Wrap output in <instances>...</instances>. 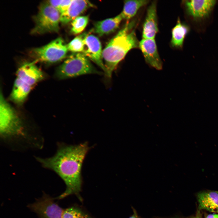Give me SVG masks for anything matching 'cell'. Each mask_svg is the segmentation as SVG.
Masks as SVG:
<instances>
[{"mask_svg": "<svg viewBox=\"0 0 218 218\" xmlns=\"http://www.w3.org/2000/svg\"><path fill=\"white\" fill-rule=\"evenodd\" d=\"M89 149L87 142L64 145L59 148L51 157L36 158L43 167L55 172L64 182L66 189L58 197L59 199L74 194L80 197L82 183L81 168Z\"/></svg>", "mask_w": 218, "mask_h": 218, "instance_id": "6da1fadb", "label": "cell"}, {"mask_svg": "<svg viewBox=\"0 0 218 218\" xmlns=\"http://www.w3.org/2000/svg\"><path fill=\"white\" fill-rule=\"evenodd\" d=\"M135 25L133 21L127 22L103 50L104 72L108 78H111L113 72L129 51L139 48L134 28Z\"/></svg>", "mask_w": 218, "mask_h": 218, "instance_id": "7a4b0ae2", "label": "cell"}, {"mask_svg": "<svg viewBox=\"0 0 218 218\" xmlns=\"http://www.w3.org/2000/svg\"><path fill=\"white\" fill-rule=\"evenodd\" d=\"M0 131L3 139L25 138L27 134L16 111L5 99L2 92L0 96Z\"/></svg>", "mask_w": 218, "mask_h": 218, "instance_id": "3957f363", "label": "cell"}, {"mask_svg": "<svg viewBox=\"0 0 218 218\" xmlns=\"http://www.w3.org/2000/svg\"><path fill=\"white\" fill-rule=\"evenodd\" d=\"M91 74H101V72L95 68L83 53H75L59 67L56 75L58 78L63 79Z\"/></svg>", "mask_w": 218, "mask_h": 218, "instance_id": "277c9868", "label": "cell"}, {"mask_svg": "<svg viewBox=\"0 0 218 218\" xmlns=\"http://www.w3.org/2000/svg\"><path fill=\"white\" fill-rule=\"evenodd\" d=\"M60 16L59 12L48 2L42 4L35 17V25L32 33L41 34L58 31Z\"/></svg>", "mask_w": 218, "mask_h": 218, "instance_id": "5b68a950", "label": "cell"}, {"mask_svg": "<svg viewBox=\"0 0 218 218\" xmlns=\"http://www.w3.org/2000/svg\"><path fill=\"white\" fill-rule=\"evenodd\" d=\"M68 51L67 45L62 38H58L45 46L34 49L32 53L37 60L53 63L65 58Z\"/></svg>", "mask_w": 218, "mask_h": 218, "instance_id": "8992f818", "label": "cell"}, {"mask_svg": "<svg viewBox=\"0 0 218 218\" xmlns=\"http://www.w3.org/2000/svg\"><path fill=\"white\" fill-rule=\"evenodd\" d=\"M29 207L40 218H62L64 210L46 194Z\"/></svg>", "mask_w": 218, "mask_h": 218, "instance_id": "52a82bcc", "label": "cell"}, {"mask_svg": "<svg viewBox=\"0 0 218 218\" xmlns=\"http://www.w3.org/2000/svg\"><path fill=\"white\" fill-rule=\"evenodd\" d=\"M84 50L82 53L105 72L101 45L98 38L94 35L84 34Z\"/></svg>", "mask_w": 218, "mask_h": 218, "instance_id": "ba28073f", "label": "cell"}, {"mask_svg": "<svg viewBox=\"0 0 218 218\" xmlns=\"http://www.w3.org/2000/svg\"><path fill=\"white\" fill-rule=\"evenodd\" d=\"M216 1L213 0H189L184 2L187 14L194 19L208 16L213 10Z\"/></svg>", "mask_w": 218, "mask_h": 218, "instance_id": "9c48e42d", "label": "cell"}, {"mask_svg": "<svg viewBox=\"0 0 218 218\" xmlns=\"http://www.w3.org/2000/svg\"><path fill=\"white\" fill-rule=\"evenodd\" d=\"M146 61L157 70L162 68V62L158 53L154 39L143 38L139 42V48Z\"/></svg>", "mask_w": 218, "mask_h": 218, "instance_id": "30bf717a", "label": "cell"}, {"mask_svg": "<svg viewBox=\"0 0 218 218\" xmlns=\"http://www.w3.org/2000/svg\"><path fill=\"white\" fill-rule=\"evenodd\" d=\"M17 77L31 86L42 80L44 77L42 72L32 62H26L18 69Z\"/></svg>", "mask_w": 218, "mask_h": 218, "instance_id": "8fae6325", "label": "cell"}, {"mask_svg": "<svg viewBox=\"0 0 218 218\" xmlns=\"http://www.w3.org/2000/svg\"><path fill=\"white\" fill-rule=\"evenodd\" d=\"M156 3L152 2L147 8L142 31L144 39H154L158 31Z\"/></svg>", "mask_w": 218, "mask_h": 218, "instance_id": "7c38bea8", "label": "cell"}, {"mask_svg": "<svg viewBox=\"0 0 218 218\" xmlns=\"http://www.w3.org/2000/svg\"><path fill=\"white\" fill-rule=\"evenodd\" d=\"M92 6V4L88 1L71 0L67 10L60 14V22L63 24H66L73 20L88 8Z\"/></svg>", "mask_w": 218, "mask_h": 218, "instance_id": "4fadbf2b", "label": "cell"}, {"mask_svg": "<svg viewBox=\"0 0 218 218\" xmlns=\"http://www.w3.org/2000/svg\"><path fill=\"white\" fill-rule=\"evenodd\" d=\"M199 210L218 213V192L210 191L199 193L197 195Z\"/></svg>", "mask_w": 218, "mask_h": 218, "instance_id": "5bb4252c", "label": "cell"}, {"mask_svg": "<svg viewBox=\"0 0 218 218\" xmlns=\"http://www.w3.org/2000/svg\"><path fill=\"white\" fill-rule=\"evenodd\" d=\"M123 19L121 13L117 16L96 22L93 31L100 36L111 34L118 28Z\"/></svg>", "mask_w": 218, "mask_h": 218, "instance_id": "9a60e30c", "label": "cell"}, {"mask_svg": "<svg viewBox=\"0 0 218 218\" xmlns=\"http://www.w3.org/2000/svg\"><path fill=\"white\" fill-rule=\"evenodd\" d=\"M32 86L16 78L10 95L11 100L15 103L21 104L25 101Z\"/></svg>", "mask_w": 218, "mask_h": 218, "instance_id": "2e32d148", "label": "cell"}, {"mask_svg": "<svg viewBox=\"0 0 218 218\" xmlns=\"http://www.w3.org/2000/svg\"><path fill=\"white\" fill-rule=\"evenodd\" d=\"M190 30L189 26L182 23L178 18L177 24L172 31L171 43L172 46L176 48H181L185 38Z\"/></svg>", "mask_w": 218, "mask_h": 218, "instance_id": "e0dca14e", "label": "cell"}, {"mask_svg": "<svg viewBox=\"0 0 218 218\" xmlns=\"http://www.w3.org/2000/svg\"><path fill=\"white\" fill-rule=\"evenodd\" d=\"M149 2L145 0L125 1L123 11L121 13L123 19L129 20L141 8L147 4Z\"/></svg>", "mask_w": 218, "mask_h": 218, "instance_id": "ac0fdd59", "label": "cell"}, {"mask_svg": "<svg viewBox=\"0 0 218 218\" xmlns=\"http://www.w3.org/2000/svg\"><path fill=\"white\" fill-rule=\"evenodd\" d=\"M89 21L88 16H79L74 19L71 23V31L74 34L82 31L86 27Z\"/></svg>", "mask_w": 218, "mask_h": 218, "instance_id": "d6986e66", "label": "cell"}, {"mask_svg": "<svg viewBox=\"0 0 218 218\" xmlns=\"http://www.w3.org/2000/svg\"><path fill=\"white\" fill-rule=\"evenodd\" d=\"M67 45L68 51L75 53L83 52L85 45L84 35L77 36Z\"/></svg>", "mask_w": 218, "mask_h": 218, "instance_id": "ffe728a7", "label": "cell"}, {"mask_svg": "<svg viewBox=\"0 0 218 218\" xmlns=\"http://www.w3.org/2000/svg\"><path fill=\"white\" fill-rule=\"evenodd\" d=\"M62 218H91L81 210L74 207H71L64 210Z\"/></svg>", "mask_w": 218, "mask_h": 218, "instance_id": "44dd1931", "label": "cell"}, {"mask_svg": "<svg viewBox=\"0 0 218 218\" xmlns=\"http://www.w3.org/2000/svg\"><path fill=\"white\" fill-rule=\"evenodd\" d=\"M71 0H61L58 10L60 14L64 12L69 7Z\"/></svg>", "mask_w": 218, "mask_h": 218, "instance_id": "7402d4cb", "label": "cell"}, {"mask_svg": "<svg viewBox=\"0 0 218 218\" xmlns=\"http://www.w3.org/2000/svg\"><path fill=\"white\" fill-rule=\"evenodd\" d=\"M61 0H50L48 1V3H49L52 7L58 10L60 5L61 3Z\"/></svg>", "mask_w": 218, "mask_h": 218, "instance_id": "603a6c76", "label": "cell"}, {"mask_svg": "<svg viewBox=\"0 0 218 218\" xmlns=\"http://www.w3.org/2000/svg\"><path fill=\"white\" fill-rule=\"evenodd\" d=\"M202 215L200 210H198L195 215L191 218H202Z\"/></svg>", "mask_w": 218, "mask_h": 218, "instance_id": "cb8c5ba5", "label": "cell"}, {"mask_svg": "<svg viewBox=\"0 0 218 218\" xmlns=\"http://www.w3.org/2000/svg\"><path fill=\"white\" fill-rule=\"evenodd\" d=\"M206 218H218V214H214L208 215Z\"/></svg>", "mask_w": 218, "mask_h": 218, "instance_id": "d4e9b609", "label": "cell"}, {"mask_svg": "<svg viewBox=\"0 0 218 218\" xmlns=\"http://www.w3.org/2000/svg\"><path fill=\"white\" fill-rule=\"evenodd\" d=\"M129 218H139L138 216L137 215L136 213H135L133 214Z\"/></svg>", "mask_w": 218, "mask_h": 218, "instance_id": "484cf974", "label": "cell"}]
</instances>
